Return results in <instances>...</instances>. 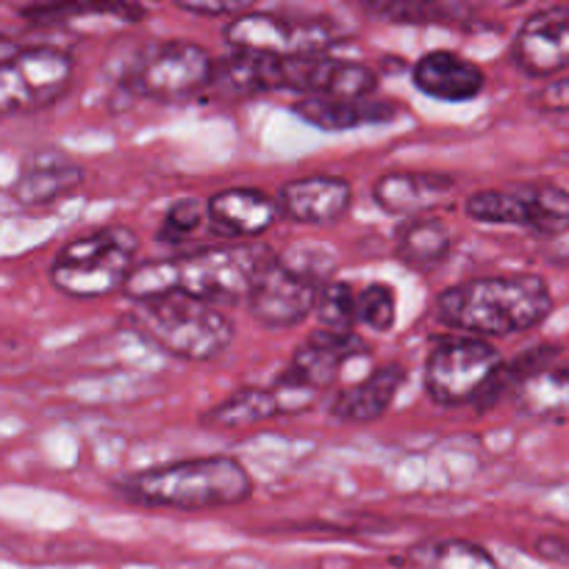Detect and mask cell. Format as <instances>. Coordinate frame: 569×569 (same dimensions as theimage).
I'll return each instance as SVG.
<instances>
[{
    "label": "cell",
    "mask_w": 569,
    "mask_h": 569,
    "mask_svg": "<svg viewBox=\"0 0 569 569\" xmlns=\"http://www.w3.org/2000/svg\"><path fill=\"white\" fill-rule=\"evenodd\" d=\"M20 48H22V44H17L14 39H9V37H3V33H0V61L11 59V56H14Z\"/></svg>",
    "instance_id": "34"
},
{
    "label": "cell",
    "mask_w": 569,
    "mask_h": 569,
    "mask_svg": "<svg viewBox=\"0 0 569 569\" xmlns=\"http://www.w3.org/2000/svg\"><path fill=\"white\" fill-rule=\"evenodd\" d=\"M372 17L392 22V26H465L472 9L456 3H428V0H387V3L365 6Z\"/></svg>",
    "instance_id": "26"
},
{
    "label": "cell",
    "mask_w": 569,
    "mask_h": 569,
    "mask_svg": "<svg viewBox=\"0 0 569 569\" xmlns=\"http://www.w3.org/2000/svg\"><path fill=\"white\" fill-rule=\"evenodd\" d=\"M398 322V298L389 283H370L356 292V326L376 333H389Z\"/></svg>",
    "instance_id": "28"
},
{
    "label": "cell",
    "mask_w": 569,
    "mask_h": 569,
    "mask_svg": "<svg viewBox=\"0 0 569 569\" xmlns=\"http://www.w3.org/2000/svg\"><path fill=\"white\" fill-rule=\"evenodd\" d=\"M548 256L553 261H559V264H569V228L565 233H559V237L550 239Z\"/></svg>",
    "instance_id": "33"
},
{
    "label": "cell",
    "mask_w": 569,
    "mask_h": 569,
    "mask_svg": "<svg viewBox=\"0 0 569 569\" xmlns=\"http://www.w3.org/2000/svg\"><path fill=\"white\" fill-rule=\"evenodd\" d=\"M276 206L295 226H337L353 209V187L339 176L295 178L278 189Z\"/></svg>",
    "instance_id": "14"
},
{
    "label": "cell",
    "mask_w": 569,
    "mask_h": 569,
    "mask_svg": "<svg viewBox=\"0 0 569 569\" xmlns=\"http://www.w3.org/2000/svg\"><path fill=\"white\" fill-rule=\"evenodd\" d=\"M206 220V203H200L198 198H181L167 209L164 220H161L159 239L161 242H183L187 237H192Z\"/></svg>",
    "instance_id": "29"
},
{
    "label": "cell",
    "mask_w": 569,
    "mask_h": 569,
    "mask_svg": "<svg viewBox=\"0 0 569 569\" xmlns=\"http://www.w3.org/2000/svg\"><path fill=\"white\" fill-rule=\"evenodd\" d=\"M359 353H367V345L356 333H331L320 328L295 350L283 376H289L311 392L322 395L337 381L342 367Z\"/></svg>",
    "instance_id": "18"
},
{
    "label": "cell",
    "mask_w": 569,
    "mask_h": 569,
    "mask_svg": "<svg viewBox=\"0 0 569 569\" xmlns=\"http://www.w3.org/2000/svg\"><path fill=\"white\" fill-rule=\"evenodd\" d=\"M465 214L483 226H515L553 239L569 228V192L550 181L481 189L465 200Z\"/></svg>",
    "instance_id": "8"
},
{
    "label": "cell",
    "mask_w": 569,
    "mask_h": 569,
    "mask_svg": "<svg viewBox=\"0 0 569 569\" xmlns=\"http://www.w3.org/2000/svg\"><path fill=\"white\" fill-rule=\"evenodd\" d=\"M531 103L537 106L539 111H550V114H561V111H569V76L556 78L548 87L539 89L531 98Z\"/></svg>",
    "instance_id": "30"
},
{
    "label": "cell",
    "mask_w": 569,
    "mask_h": 569,
    "mask_svg": "<svg viewBox=\"0 0 569 569\" xmlns=\"http://www.w3.org/2000/svg\"><path fill=\"white\" fill-rule=\"evenodd\" d=\"M456 181L442 172H415L398 170L383 172L381 178L372 181V200L378 209H383L392 217H428V211L450 203L456 194Z\"/></svg>",
    "instance_id": "16"
},
{
    "label": "cell",
    "mask_w": 569,
    "mask_h": 569,
    "mask_svg": "<svg viewBox=\"0 0 569 569\" xmlns=\"http://www.w3.org/2000/svg\"><path fill=\"white\" fill-rule=\"evenodd\" d=\"M276 198L253 187H231L206 200V220L220 237L253 242L278 222Z\"/></svg>",
    "instance_id": "17"
},
{
    "label": "cell",
    "mask_w": 569,
    "mask_h": 569,
    "mask_svg": "<svg viewBox=\"0 0 569 569\" xmlns=\"http://www.w3.org/2000/svg\"><path fill=\"white\" fill-rule=\"evenodd\" d=\"M406 569H500L498 559L483 545L459 537L426 539L406 550Z\"/></svg>",
    "instance_id": "24"
},
{
    "label": "cell",
    "mask_w": 569,
    "mask_h": 569,
    "mask_svg": "<svg viewBox=\"0 0 569 569\" xmlns=\"http://www.w3.org/2000/svg\"><path fill=\"white\" fill-rule=\"evenodd\" d=\"M278 417V403L272 398L270 389L261 387H242L237 392L228 395L222 403L211 406L200 422L209 428H222V431H231V428H248L259 426V422L272 420Z\"/></svg>",
    "instance_id": "25"
},
{
    "label": "cell",
    "mask_w": 569,
    "mask_h": 569,
    "mask_svg": "<svg viewBox=\"0 0 569 569\" xmlns=\"http://www.w3.org/2000/svg\"><path fill=\"white\" fill-rule=\"evenodd\" d=\"M292 111L306 126L339 133L392 122L400 114V106L378 98H300L292 106Z\"/></svg>",
    "instance_id": "21"
},
{
    "label": "cell",
    "mask_w": 569,
    "mask_h": 569,
    "mask_svg": "<svg viewBox=\"0 0 569 569\" xmlns=\"http://www.w3.org/2000/svg\"><path fill=\"white\" fill-rule=\"evenodd\" d=\"M178 9L189 11V14H200V17H226V14H242L248 11V6L242 3H178Z\"/></svg>",
    "instance_id": "32"
},
{
    "label": "cell",
    "mask_w": 569,
    "mask_h": 569,
    "mask_svg": "<svg viewBox=\"0 0 569 569\" xmlns=\"http://www.w3.org/2000/svg\"><path fill=\"white\" fill-rule=\"evenodd\" d=\"M128 503L172 511H217L253 498V478L231 456H198L133 472L117 483Z\"/></svg>",
    "instance_id": "3"
},
{
    "label": "cell",
    "mask_w": 569,
    "mask_h": 569,
    "mask_svg": "<svg viewBox=\"0 0 569 569\" xmlns=\"http://www.w3.org/2000/svg\"><path fill=\"white\" fill-rule=\"evenodd\" d=\"M214 56L189 39L150 44L131 67L133 92L153 100H189L211 87Z\"/></svg>",
    "instance_id": "11"
},
{
    "label": "cell",
    "mask_w": 569,
    "mask_h": 569,
    "mask_svg": "<svg viewBox=\"0 0 569 569\" xmlns=\"http://www.w3.org/2000/svg\"><path fill=\"white\" fill-rule=\"evenodd\" d=\"M500 365L498 348L487 339L442 337L426 359V389L439 406H476Z\"/></svg>",
    "instance_id": "9"
},
{
    "label": "cell",
    "mask_w": 569,
    "mask_h": 569,
    "mask_svg": "<svg viewBox=\"0 0 569 569\" xmlns=\"http://www.w3.org/2000/svg\"><path fill=\"white\" fill-rule=\"evenodd\" d=\"M272 87L303 98H370L378 76L367 64L337 56H276Z\"/></svg>",
    "instance_id": "12"
},
{
    "label": "cell",
    "mask_w": 569,
    "mask_h": 569,
    "mask_svg": "<svg viewBox=\"0 0 569 569\" xmlns=\"http://www.w3.org/2000/svg\"><path fill=\"white\" fill-rule=\"evenodd\" d=\"M83 181L87 170L70 153L59 148H39L22 159L17 181L11 183V198L28 209H39L78 192Z\"/></svg>",
    "instance_id": "15"
},
{
    "label": "cell",
    "mask_w": 569,
    "mask_h": 569,
    "mask_svg": "<svg viewBox=\"0 0 569 569\" xmlns=\"http://www.w3.org/2000/svg\"><path fill=\"white\" fill-rule=\"evenodd\" d=\"M406 372L403 365H381L372 370L365 381L353 383V387L342 389L331 403V417L339 422H353V426H367V422H378L392 403L398 400L400 389H403Z\"/></svg>",
    "instance_id": "20"
},
{
    "label": "cell",
    "mask_w": 569,
    "mask_h": 569,
    "mask_svg": "<svg viewBox=\"0 0 569 569\" xmlns=\"http://www.w3.org/2000/svg\"><path fill=\"white\" fill-rule=\"evenodd\" d=\"M511 59L528 78L559 76L569 67V3L528 14L511 42Z\"/></svg>",
    "instance_id": "13"
},
{
    "label": "cell",
    "mask_w": 569,
    "mask_h": 569,
    "mask_svg": "<svg viewBox=\"0 0 569 569\" xmlns=\"http://www.w3.org/2000/svg\"><path fill=\"white\" fill-rule=\"evenodd\" d=\"M72 56L56 44H28L0 61V117L33 114L67 94L72 83Z\"/></svg>",
    "instance_id": "10"
},
{
    "label": "cell",
    "mask_w": 569,
    "mask_h": 569,
    "mask_svg": "<svg viewBox=\"0 0 569 569\" xmlns=\"http://www.w3.org/2000/svg\"><path fill=\"white\" fill-rule=\"evenodd\" d=\"M128 326L164 353L194 365L217 361L237 339V328L226 311L178 292L137 303L128 315Z\"/></svg>",
    "instance_id": "4"
},
{
    "label": "cell",
    "mask_w": 569,
    "mask_h": 569,
    "mask_svg": "<svg viewBox=\"0 0 569 569\" xmlns=\"http://www.w3.org/2000/svg\"><path fill=\"white\" fill-rule=\"evenodd\" d=\"M517 411L537 422L569 420V365H545L515 389Z\"/></svg>",
    "instance_id": "22"
},
{
    "label": "cell",
    "mask_w": 569,
    "mask_h": 569,
    "mask_svg": "<svg viewBox=\"0 0 569 569\" xmlns=\"http://www.w3.org/2000/svg\"><path fill=\"white\" fill-rule=\"evenodd\" d=\"M139 237L128 226H103L61 244L50 264L56 292L76 300H98L122 292L137 267Z\"/></svg>",
    "instance_id": "5"
},
{
    "label": "cell",
    "mask_w": 569,
    "mask_h": 569,
    "mask_svg": "<svg viewBox=\"0 0 569 569\" xmlns=\"http://www.w3.org/2000/svg\"><path fill=\"white\" fill-rule=\"evenodd\" d=\"M317 320L322 331L353 333L356 328V289L345 281H328L317 300Z\"/></svg>",
    "instance_id": "27"
},
{
    "label": "cell",
    "mask_w": 569,
    "mask_h": 569,
    "mask_svg": "<svg viewBox=\"0 0 569 569\" xmlns=\"http://www.w3.org/2000/svg\"><path fill=\"white\" fill-rule=\"evenodd\" d=\"M222 37L231 50L264 56H328L345 39L337 20L328 17H292L281 11H242L233 17Z\"/></svg>",
    "instance_id": "6"
},
{
    "label": "cell",
    "mask_w": 569,
    "mask_h": 569,
    "mask_svg": "<svg viewBox=\"0 0 569 569\" xmlns=\"http://www.w3.org/2000/svg\"><path fill=\"white\" fill-rule=\"evenodd\" d=\"M553 311L548 281L537 272L470 278L448 287L433 300L442 326L465 337H515L542 326Z\"/></svg>",
    "instance_id": "2"
},
{
    "label": "cell",
    "mask_w": 569,
    "mask_h": 569,
    "mask_svg": "<svg viewBox=\"0 0 569 569\" xmlns=\"http://www.w3.org/2000/svg\"><path fill=\"white\" fill-rule=\"evenodd\" d=\"M533 550H537L539 559H545V561H550V565H559V567H567L569 569V539L542 537V539H537Z\"/></svg>",
    "instance_id": "31"
},
{
    "label": "cell",
    "mask_w": 569,
    "mask_h": 569,
    "mask_svg": "<svg viewBox=\"0 0 569 569\" xmlns=\"http://www.w3.org/2000/svg\"><path fill=\"white\" fill-rule=\"evenodd\" d=\"M272 259H276V250L267 244H211V248H198L192 253L172 256V259L137 264L122 292L133 303L178 292L220 309V306L248 300L256 278Z\"/></svg>",
    "instance_id": "1"
},
{
    "label": "cell",
    "mask_w": 569,
    "mask_h": 569,
    "mask_svg": "<svg viewBox=\"0 0 569 569\" xmlns=\"http://www.w3.org/2000/svg\"><path fill=\"white\" fill-rule=\"evenodd\" d=\"M453 250V231L437 217H415L395 233V256L415 272H431Z\"/></svg>",
    "instance_id": "23"
},
{
    "label": "cell",
    "mask_w": 569,
    "mask_h": 569,
    "mask_svg": "<svg viewBox=\"0 0 569 569\" xmlns=\"http://www.w3.org/2000/svg\"><path fill=\"white\" fill-rule=\"evenodd\" d=\"M315 253L278 256L261 270L248 295L250 315L264 328H295L315 315L326 287V267L311 261ZM331 270V267H328Z\"/></svg>",
    "instance_id": "7"
},
{
    "label": "cell",
    "mask_w": 569,
    "mask_h": 569,
    "mask_svg": "<svg viewBox=\"0 0 569 569\" xmlns=\"http://www.w3.org/2000/svg\"><path fill=\"white\" fill-rule=\"evenodd\" d=\"M411 83L431 100L467 103L487 89V72L453 50H431L411 67Z\"/></svg>",
    "instance_id": "19"
}]
</instances>
